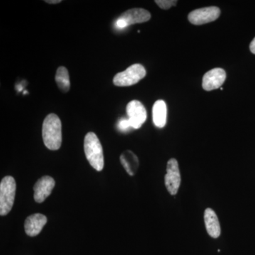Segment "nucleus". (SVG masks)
Masks as SVG:
<instances>
[{"mask_svg": "<svg viewBox=\"0 0 255 255\" xmlns=\"http://www.w3.org/2000/svg\"><path fill=\"white\" fill-rule=\"evenodd\" d=\"M42 137L47 148L57 150L62 144V125L56 114H48L42 127Z\"/></svg>", "mask_w": 255, "mask_h": 255, "instance_id": "f257e3e1", "label": "nucleus"}, {"mask_svg": "<svg viewBox=\"0 0 255 255\" xmlns=\"http://www.w3.org/2000/svg\"><path fill=\"white\" fill-rule=\"evenodd\" d=\"M84 149L87 160L92 167L99 172L102 171L105 164L103 148L95 132L87 134L84 140Z\"/></svg>", "mask_w": 255, "mask_h": 255, "instance_id": "f03ea898", "label": "nucleus"}, {"mask_svg": "<svg viewBox=\"0 0 255 255\" xmlns=\"http://www.w3.org/2000/svg\"><path fill=\"white\" fill-rule=\"evenodd\" d=\"M16 182L11 176L3 178L0 184V215L9 214L14 205Z\"/></svg>", "mask_w": 255, "mask_h": 255, "instance_id": "7ed1b4c3", "label": "nucleus"}, {"mask_svg": "<svg viewBox=\"0 0 255 255\" xmlns=\"http://www.w3.org/2000/svg\"><path fill=\"white\" fill-rule=\"evenodd\" d=\"M145 68L140 64H134L122 73L117 74L113 82L116 86H131L145 78Z\"/></svg>", "mask_w": 255, "mask_h": 255, "instance_id": "20e7f679", "label": "nucleus"}, {"mask_svg": "<svg viewBox=\"0 0 255 255\" xmlns=\"http://www.w3.org/2000/svg\"><path fill=\"white\" fill-rule=\"evenodd\" d=\"M151 18L150 13L141 8H134L123 13L116 21L117 28L122 29L135 23H144Z\"/></svg>", "mask_w": 255, "mask_h": 255, "instance_id": "39448f33", "label": "nucleus"}, {"mask_svg": "<svg viewBox=\"0 0 255 255\" xmlns=\"http://www.w3.org/2000/svg\"><path fill=\"white\" fill-rule=\"evenodd\" d=\"M164 184L171 195L177 194L180 187L181 175L177 159L172 158L167 162V174L164 177Z\"/></svg>", "mask_w": 255, "mask_h": 255, "instance_id": "423d86ee", "label": "nucleus"}, {"mask_svg": "<svg viewBox=\"0 0 255 255\" xmlns=\"http://www.w3.org/2000/svg\"><path fill=\"white\" fill-rule=\"evenodd\" d=\"M127 112L130 127L138 129L145 123L147 119V112L145 107L137 100L129 102L127 107Z\"/></svg>", "mask_w": 255, "mask_h": 255, "instance_id": "0eeeda50", "label": "nucleus"}, {"mask_svg": "<svg viewBox=\"0 0 255 255\" xmlns=\"http://www.w3.org/2000/svg\"><path fill=\"white\" fill-rule=\"evenodd\" d=\"M221 14V10L217 6H209L194 10L189 13L188 19L194 25L205 24L216 21Z\"/></svg>", "mask_w": 255, "mask_h": 255, "instance_id": "6e6552de", "label": "nucleus"}, {"mask_svg": "<svg viewBox=\"0 0 255 255\" xmlns=\"http://www.w3.org/2000/svg\"><path fill=\"white\" fill-rule=\"evenodd\" d=\"M226 80V71L222 68H214L204 75L202 87L206 91H211L221 88Z\"/></svg>", "mask_w": 255, "mask_h": 255, "instance_id": "1a4fd4ad", "label": "nucleus"}, {"mask_svg": "<svg viewBox=\"0 0 255 255\" xmlns=\"http://www.w3.org/2000/svg\"><path fill=\"white\" fill-rule=\"evenodd\" d=\"M55 180L49 176H44L37 181L33 187L34 199L37 203L43 202L55 187Z\"/></svg>", "mask_w": 255, "mask_h": 255, "instance_id": "9d476101", "label": "nucleus"}, {"mask_svg": "<svg viewBox=\"0 0 255 255\" xmlns=\"http://www.w3.org/2000/svg\"><path fill=\"white\" fill-rule=\"evenodd\" d=\"M47 223V218L44 215L35 214L28 216L25 221V232L28 236L34 237L41 232Z\"/></svg>", "mask_w": 255, "mask_h": 255, "instance_id": "9b49d317", "label": "nucleus"}, {"mask_svg": "<svg viewBox=\"0 0 255 255\" xmlns=\"http://www.w3.org/2000/svg\"><path fill=\"white\" fill-rule=\"evenodd\" d=\"M204 222L206 231L211 238H218L221 236V226L217 215L214 210L208 208L204 212Z\"/></svg>", "mask_w": 255, "mask_h": 255, "instance_id": "f8f14e48", "label": "nucleus"}, {"mask_svg": "<svg viewBox=\"0 0 255 255\" xmlns=\"http://www.w3.org/2000/svg\"><path fill=\"white\" fill-rule=\"evenodd\" d=\"M167 105L163 100H157L152 107V120L155 127L162 128L167 123Z\"/></svg>", "mask_w": 255, "mask_h": 255, "instance_id": "ddd939ff", "label": "nucleus"}, {"mask_svg": "<svg viewBox=\"0 0 255 255\" xmlns=\"http://www.w3.org/2000/svg\"><path fill=\"white\" fill-rule=\"evenodd\" d=\"M120 159L127 173L130 176L135 175L139 167V160L136 155L132 151L127 150L122 154Z\"/></svg>", "mask_w": 255, "mask_h": 255, "instance_id": "4468645a", "label": "nucleus"}, {"mask_svg": "<svg viewBox=\"0 0 255 255\" xmlns=\"http://www.w3.org/2000/svg\"><path fill=\"white\" fill-rule=\"evenodd\" d=\"M55 82L58 88L64 93H66L70 90V81L68 69L63 66L58 68L55 74Z\"/></svg>", "mask_w": 255, "mask_h": 255, "instance_id": "2eb2a0df", "label": "nucleus"}, {"mask_svg": "<svg viewBox=\"0 0 255 255\" xmlns=\"http://www.w3.org/2000/svg\"><path fill=\"white\" fill-rule=\"evenodd\" d=\"M156 4L158 5L161 9H169L172 6L177 5V1L176 0H157L155 1Z\"/></svg>", "mask_w": 255, "mask_h": 255, "instance_id": "dca6fc26", "label": "nucleus"}, {"mask_svg": "<svg viewBox=\"0 0 255 255\" xmlns=\"http://www.w3.org/2000/svg\"><path fill=\"white\" fill-rule=\"evenodd\" d=\"M117 127H118V129H119V130L124 132L127 131L130 128H131L130 127L128 119H121V120L119 121Z\"/></svg>", "mask_w": 255, "mask_h": 255, "instance_id": "f3484780", "label": "nucleus"}, {"mask_svg": "<svg viewBox=\"0 0 255 255\" xmlns=\"http://www.w3.org/2000/svg\"><path fill=\"white\" fill-rule=\"evenodd\" d=\"M250 49L253 54H255V38L251 42V46H250Z\"/></svg>", "mask_w": 255, "mask_h": 255, "instance_id": "a211bd4d", "label": "nucleus"}, {"mask_svg": "<svg viewBox=\"0 0 255 255\" xmlns=\"http://www.w3.org/2000/svg\"><path fill=\"white\" fill-rule=\"evenodd\" d=\"M46 2L48 4H58V3L61 2V0H46Z\"/></svg>", "mask_w": 255, "mask_h": 255, "instance_id": "6ab92c4d", "label": "nucleus"}]
</instances>
